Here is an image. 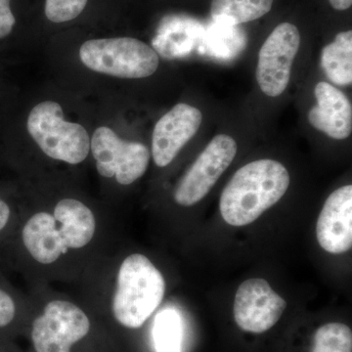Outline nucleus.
Masks as SVG:
<instances>
[{"label": "nucleus", "mask_w": 352, "mask_h": 352, "mask_svg": "<svg viewBox=\"0 0 352 352\" xmlns=\"http://www.w3.org/2000/svg\"><path fill=\"white\" fill-rule=\"evenodd\" d=\"M11 0H0V39L6 38L13 31L15 16L11 10Z\"/></svg>", "instance_id": "aec40b11"}, {"label": "nucleus", "mask_w": 352, "mask_h": 352, "mask_svg": "<svg viewBox=\"0 0 352 352\" xmlns=\"http://www.w3.org/2000/svg\"><path fill=\"white\" fill-rule=\"evenodd\" d=\"M12 222V210L8 201L0 196V237L8 230Z\"/></svg>", "instance_id": "412c9836"}, {"label": "nucleus", "mask_w": 352, "mask_h": 352, "mask_svg": "<svg viewBox=\"0 0 352 352\" xmlns=\"http://www.w3.org/2000/svg\"><path fill=\"white\" fill-rule=\"evenodd\" d=\"M18 305L10 292L0 284V332L11 327L17 318Z\"/></svg>", "instance_id": "6ab92c4d"}, {"label": "nucleus", "mask_w": 352, "mask_h": 352, "mask_svg": "<svg viewBox=\"0 0 352 352\" xmlns=\"http://www.w3.org/2000/svg\"><path fill=\"white\" fill-rule=\"evenodd\" d=\"M166 281L147 256L133 254L120 264L113 314L120 325L138 329L163 302Z\"/></svg>", "instance_id": "7ed1b4c3"}, {"label": "nucleus", "mask_w": 352, "mask_h": 352, "mask_svg": "<svg viewBox=\"0 0 352 352\" xmlns=\"http://www.w3.org/2000/svg\"><path fill=\"white\" fill-rule=\"evenodd\" d=\"M237 149L236 141L226 134L212 138L176 187V203L191 207L205 198L232 163Z\"/></svg>", "instance_id": "6e6552de"}, {"label": "nucleus", "mask_w": 352, "mask_h": 352, "mask_svg": "<svg viewBox=\"0 0 352 352\" xmlns=\"http://www.w3.org/2000/svg\"><path fill=\"white\" fill-rule=\"evenodd\" d=\"M80 58L92 71L122 78H148L160 63L151 46L133 38L90 39L80 46Z\"/></svg>", "instance_id": "39448f33"}, {"label": "nucleus", "mask_w": 352, "mask_h": 352, "mask_svg": "<svg viewBox=\"0 0 352 352\" xmlns=\"http://www.w3.org/2000/svg\"><path fill=\"white\" fill-rule=\"evenodd\" d=\"M153 335L157 352L182 351V321L173 310H164L157 315Z\"/></svg>", "instance_id": "dca6fc26"}, {"label": "nucleus", "mask_w": 352, "mask_h": 352, "mask_svg": "<svg viewBox=\"0 0 352 352\" xmlns=\"http://www.w3.org/2000/svg\"><path fill=\"white\" fill-rule=\"evenodd\" d=\"M88 0H45V16L53 23L76 19L87 7Z\"/></svg>", "instance_id": "a211bd4d"}, {"label": "nucleus", "mask_w": 352, "mask_h": 352, "mask_svg": "<svg viewBox=\"0 0 352 352\" xmlns=\"http://www.w3.org/2000/svg\"><path fill=\"white\" fill-rule=\"evenodd\" d=\"M96 219L82 201H59L53 214L41 212L27 220L21 232L23 245L38 263L51 264L69 250L82 249L94 239Z\"/></svg>", "instance_id": "f257e3e1"}, {"label": "nucleus", "mask_w": 352, "mask_h": 352, "mask_svg": "<svg viewBox=\"0 0 352 352\" xmlns=\"http://www.w3.org/2000/svg\"><path fill=\"white\" fill-rule=\"evenodd\" d=\"M300 46V32L291 23L278 25L264 41L256 67V80L264 94L277 97L286 90Z\"/></svg>", "instance_id": "1a4fd4ad"}, {"label": "nucleus", "mask_w": 352, "mask_h": 352, "mask_svg": "<svg viewBox=\"0 0 352 352\" xmlns=\"http://www.w3.org/2000/svg\"><path fill=\"white\" fill-rule=\"evenodd\" d=\"M312 352H352V332L342 323L321 326L314 336Z\"/></svg>", "instance_id": "f3484780"}, {"label": "nucleus", "mask_w": 352, "mask_h": 352, "mask_svg": "<svg viewBox=\"0 0 352 352\" xmlns=\"http://www.w3.org/2000/svg\"><path fill=\"white\" fill-rule=\"evenodd\" d=\"M89 329V319L78 305L55 300L32 324V340L36 352H69Z\"/></svg>", "instance_id": "0eeeda50"}, {"label": "nucleus", "mask_w": 352, "mask_h": 352, "mask_svg": "<svg viewBox=\"0 0 352 352\" xmlns=\"http://www.w3.org/2000/svg\"><path fill=\"white\" fill-rule=\"evenodd\" d=\"M331 6L336 10L344 11L351 8L352 0H329Z\"/></svg>", "instance_id": "4be33fe9"}, {"label": "nucleus", "mask_w": 352, "mask_h": 352, "mask_svg": "<svg viewBox=\"0 0 352 352\" xmlns=\"http://www.w3.org/2000/svg\"><path fill=\"white\" fill-rule=\"evenodd\" d=\"M90 150L99 175L116 177L122 185H131L144 175L151 157L147 146L122 140L107 126L95 131Z\"/></svg>", "instance_id": "423d86ee"}, {"label": "nucleus", "mask_w": 352, "mask_h": 352, "mask_svg": "<svg viewBox=\"0 0 352 352\" xmlns=\"http://www.w3.org/2000/svg\"><path fill=\"white\" fill-rule=\"evenodd\" d=\"M287 302L264 279L243 282L234 300V319L245 332H267L283 315Z\"/></svg>", "instance_id": "9d476101"}, {"label": "nucleus", "mask_w": 352, "mask_h": 352, "mask_svg": "<svg viewBox=\"0 0 352 352\" xmlns=\"http://www.w3.org/2000/svg\"><path fill=\"white\" fill-rule=\"evenodd\" d=\"M274 0H212L210 14L214 20H226L231 25L252 22L266 15Z\"/></svg>", "instance_id": "2eb2a0df"}, {"label": "nucleus", "mask_w": 352, "mask_h": 352, "mask_svg": "<svg viewBox=\"0 0 352 352\" xmlns=\"http://www.w3.org/2000/svg\"><path fill=\"white\" fill-rule=\"evenodd\" d=\"M289 185L287 168L273 160L242 166L220 197V214L229 226H249L281 200Z\"/></svg>", "instance_id": "f03ea898"}, {"label": "nucleus", "mask_w": 352, "mask_h": 352, "mask_svg": "<svg viewBox=\"0 0 352 352\" xmlns=\"http://www.w3.org/2000/svg\"><path fill=\"white\" fill-rule=\"evenodd\" d=\"M203 115L199 109L179 103L164 115L155 126L152 136V155L160 168L168 166L180 150L195 136Z\"/></svg>", "instance_id": "9b49d317"}, {"label": "nucleus", "mask_w": 352, "mask_h": 352, "mask_svg": "<svg viewBox=\"0 0 352 352\" xmlns=\"http://www.w3.org/2000/svg\"><path fill=\"white\" fill-rule=\"evenodd\" d=\"M314 94L317 105L308 113L310 124L337 140L351 136L352 107L346 95L325 82L317 83Z\"/></svg>", "instance_id": "ddd939ff"}, {"label": "nucleus", "mask_w": 352, "mask_h": 352, "mask_svg": "<svg viewBox=\"0 0 352 352\" xmlns=\"http://www.w3.org/2000/svg\"><path fill=\"white\" fill-rule=\"evenodd\" d=\"M321 67L329 80L346 87L352 82V32H340L332 43L323 48Z\"/></svg>", "instance_id": "4468645a"}, {"label": "nucleus", "mask_w": 352, "mask_h": 352, "mask_svg": "<svg viewBox=\"0 0 352 352\" xmlns=\"http://www.w3.org/2000/svg\"><path fill=\"white\" fill-rule=\"evenodd\" d=\"M316 235L324 251L344 254L352 247V186L340 187L328 197L316 224Z\"/></svg>", "instance_id": "f8f14e48"}, {"label": "nucleus", "mask_w": 352, "mask_h": 352, "mask_svg": "<svg viewBox=\"0 0 352 352\" xmlns=\"http://www.w3.org/2000/svg\"><path fill=\"white\" fill-rule=\"evenodd\" d=\"M27 129L46 156L69 164L82 163L90 151V139L82 124L64 120L54 101L38 104L30 113Z\"/></svg>", "instance_id": "20e7f679"}]
</instances>
